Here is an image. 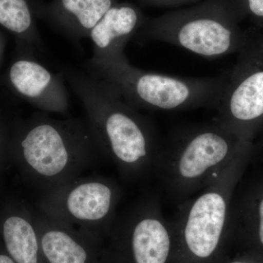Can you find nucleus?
I'll list each match as a JSON object with an SVG mask.
<instances>
[{"mask_svg": "<svg viewBox=\"0 0 263 263\" xmlns=\"http://www.w3.org/2000/svg\"><path fill=\"white\" fill-rule=\"evenodd\" d=\"M243 15L236 0H202L187 7L146 18L142 33L198 56L217 59L241 45L238 22Z\"/></svg>", "mask_w": 263, "mask_h": 263, "instance_id": "obj_6", "label": "nucleus"}, {"mask_svg": "<svg viewBox=\"0 0 263 263\" xmlns=\"http://www.w3.org/2000/svg\"><path fill=\"white\" fill-rule=\"evenodd\" d=\"M146 20L136 5L129 3L114 5L90 31L89 36L98 50L96 54L109 56L124 53L129 40Z\"/></svg>", "mask_w": 263, "mask_h": 263, "instance_id": "obj_11", "label": "nucleus"}, {"mask_svg": "<svg viewBox=\"0 0 263 263\" xmlns=\"http://www.w3.org/2000/svg\"><path fill=\"white\" fill-rule=\"evenodd\" d=\"M10 79L19 93L32 99L45 111L65 113L67 100L63 86L44 66L31 60H20L12 66Z\"/></svg>", "mask_w": 263, "mask_h": 263, "instance_id": "obj_10", "label": "nucleus"}, {"mask_svg": "<svg viewBox=\"0 0 263 263\" xmlns=\"http://www.w3.org/2000/svg\"><path fill=\"white\" fill-rule=\"evenodd\" d=\"M0 24L17 34L30 30L33 27V19L27 2L0 0Z\"/></svg>", "mask_w": 263, "mask_h": 263, "instance_id": "obj_15", "label": "nucleus"}, {"mask_svg": "<svg viewBox=\"0 0 263 263\" xmlns=\"http://www.w3.org/2000/svg\"><path fill=\"white\" fill-rule=\"evenodd\" d=\"M251 144L215 122L190 128L161 146L154 175L179 205L214 182Z\"/></svg>", "mask_w": 263, "mask_h": 263, "instance_id": "obj_2", "label": "nucleus"}, {"mask_svg": "<svg viewBox=\"0 0 263 263\" xmlns=\"http://www.w3.org/2000/svg\"><path fill=\"white\" fill-rule=\"evenodd\" d=\"M229 263H263V257L259 254L249 251L246 255L233 259Z\"/></svg>", "mask_w": 263, "mask_h": 263, "instance_id": "obj_18", "label": "nucleus"}, {"mask_svg": "<svg viewBox=\"0 0 263 263\" xmlns=\"http://www.w3.org/2000/svg\"><path fill=\"white\" fill-rule=\"evenodd\" d=\"M229 234L238 236L251 252L263 257V178L252 181L240 192L235 190Z\"/></svg>", "mask_w": 263, "mask_h": 263, "instance_id": "obj_12", "label": "nucleus"}, {"mask_svg": "<svg viewBox=\"0 0 263 263\" xmlns=\"http://www.w3.org/2000/svg\"><path fill=\"white\" fill-rule=\"evenodd\" d=\"M122 190L111 178L79 176L40 195L36 209L48 217L87 232H110Z\"/></svg>", "mask_w": 263, "mask_h": 263, "instance_id": "obj_7", "label": "nucleus"}, {"mask_svg": "<svg viewBox=\"0 0 263 263\" xmlns=\"http://www.w3.org/2000/svg\"><path fill=\"white\" fill-rule=\"evenodd\" d=\"M252 155L245 148L214 181L179 204L170 221L173 241L179 243L186 258L205 262L219 250L229 231L230 211L235 190Z\"/></svg>", "mask_w": 263, "mask_h": 263, "instance_id": "obj_5", "label": "nucleus"}, {"mask_svg": "<svg viewBox=\"0 0 263 263\" xmlns=\"http://www.w3.org/2000/svg\"><path fill=\"white\" fill-rule=\"evenodd\" d=\"M100 79L108 83L135 108L181 111L216 107L228 81L224 77L181 78L133 67L124 53L96 56Z\"/></svg>", "mask_w": 263, "mask_h": 263, "instance_id": "obj_4", "label": "nucleus"}, {"mask_svg": "<svg viewBox=\"0 0 263 263\" xmlns=\"http://www.w3.org/2000/svg\"><path fill=\"white\" fill-rule=\"evenodd\" d=\"M72 83L100 149L123 179L136 181L154 175L161 146L152 124L108 83L79 77Z\"/></svg>", "mask_w": 263, "mask_h": 263, "instance_id": "obj_1", "label": "nucleus"}, {"mask_svg": "<svg viewBox=\"0 0 263 263\" xmlns=\"http://www.w3.org/2000/svg\"><path fill=\"white\" fill-rule=\"evenodd\" d=\"M31 212L41 251L48 262H89V250L83 240L87 232L51 219L37 209Z\"/></svg>", "mask_w": 263, "mask_h": 263, "instance_id": "obj_9", "label": "nucleus"}, {"mask_svg": "<svg viewBox=\"0 0 263 263\" xmlns=\"http://www.w3.org/2000/svg\"><path fill=\"white\" fill-rule=\"evenodd\" d=\"M0 263H15V262L10 256L0 254Z\"/></svg>", "mask_w": 263, "mask_h": 263, "instance_id": "obj_19", "label": "nucleus"}, {"mask_svg": "<svg viewBox=\"0 0 263 263\" xmlns=\"http://www.w3.org/2000/svg\"><path fill=\"white\" fill-rule=\"evenodd\" d=\"M233 76L216 105L214 122L246 141L263 124V67Z\"/></svg>", "mask_w": 263, "mask_h": 263, "instance_id": "obj_8", "label": "nucleus"}, {"mask_svg": "<svg viewBox=\"0 0 263 263\" xmlns=\"http://www.w3.org/2000/svg\"><path fill=\"white\" fill-rule=\"evenodd\" d=\"M146 6L158 8H178L184 5H193L202 0H138Z\"/></svg>", "mask_w": 263, "mask_h": 263, "instance_id": "obj_17", "label": "nucleus"}, {"mask_svg": "<svg viewBox=\"0 0 263 263\" xmlns=\"http://www.w3.org/2000/svg\"><path fill=\"white\" fill-rule=\"evenodd\" d=\"M118 0H52L43 8L53 25L73 35H89L90 31Z\"/></svg>", "mask_w": 263, "mask_h": 263, "instance_id": "obj_13", "label": "nucleus"}, {"mask_svg": "<svg viewBox=\"0 0 263 263\" xmlns=\"http://www.w3.org/2000/svg\"><path fill=\"white\" fill-rule=\"evenodd\" d=\"M242 14L263 19V0H236Z\"/></svg>", "mask_w": 263, "mask_h": 263, "instance_id": "obj_16", "label": "nucleus"}, {"mask_svg": "<svg viewBox=\"0 0 263 263\" xmlns=\"http://www.w3.org/2000/svg\"><path fill=\"white\" fill-rule=\"evenodd\" d=\"M7 251L15 263H40L41 251L32 212L9 214L3 221Z\"/></svg>", "mask_w": 263, "mask_h": 263, "instance_id": "obj_14", "label": "nucleus"}, {"mask_svg": "<svg viewBox=\"0 0 263 263\" xmlns=\"http://www.w3.org/2000/svg\"><path fill=\"white\" fill-rule=\"evenodd\" d=\"M262 52H263V48H262Z\"/></svg>", "mask_w": 263, "mask_h": 263, "instance_id": "obj_20", "label": "nucleus"}, {"mask_svg": "<svg viewBox=\"0 0 263 263\" xmlns=\"http://www.w3.org/2000/svg\"><path fill=\"white\" fill-rule=\"evenodd\" d=\"M103 152L89 124L39 116L20 141V157L39 195L82 176Z\"/></svg>", "mask_w": 263, "mask_h": 263, "instance_id": "obj_3", "label": "nucleus"}]
</instances>
